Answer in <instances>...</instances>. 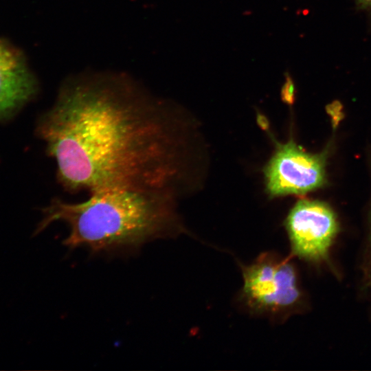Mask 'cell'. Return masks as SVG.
Segmentation results:
<instances>
[{
	"mask_svg": "<svg viewBox=\"0 0 371 371\" xmlns=\"http://www.w3.org/2000/svg\"><path fill=\"white\" fill-rule=\"evenodd\" d=\"M174 109L117 73L68 77L36 131L68 192L130 190L173 197L181 176Z\"/></svg>",
	"mask_w": 371,
	"mask_h": 371,
	"instance_id": "1",
	"label": "cell"
},
{
	"mask_svg": "<svg viewBox=\"0 0 371 371\" xmlns=\"http://www.w3.org/2000/svg\"><path fill=\"white\" fill-rule=\"evenodd\" d=\"M173 197L157 192L107 190L69 203L58 198L43 209L36 233L51 223H64L69 234L63 245L86 247L92 254H129L153 240L185 232Z\"/></svg>",
	"mask_w": 371,
	"mask_h": 371,
	"instance_id": "2",
	"label": "cell"
},
{
	"mask_svg": "<svg viewBox=\"0 0 371 371\" xmlns=\"http://www.w3.org/2000/svg\"><path fill=\"white\" fill-rule=\"evenodd\" d=\"M240 267L243 284L239 299L250 313L283 321L304 308V296L289 258L266 251Z\"/></svg>",
	"mask_w": 371,
	"mask_h": 371,
	"instance_id": "3",
	"label": "cell"
},
{
	"mask_svg": "<svg viewBox=\"0 0 371 371\" xmlns=\"http://www.w3.org/2000/svg\"><path fill=\"white\" fill-rule=\"evenodd\" d=\"M330 146L319 153H310L292 139L276 142V150L264 173L267 193L272 197L303 194L326 184V162Z\"/></svg>",
	"mask_w": 371,
	"mask_h": 371,
	"instance_id": "4",
	"label": "cell"
},
{
	"mask_svg": "<svg viewBox=\"0 0 371 371\" xmlns=\"http://www.w3.org/2000/svg\"><path fill=\"white\" fill-rule=\"evenodd\" d=\"M284 227L293 256L311 264L328 260L330 249L339 232L337 215L328 204L298 200L289 211Z\"/></svg>",
	"mask_w": 371,
	"mask_h": 371,
	"instance_id": "5",
	"label": "cell"
},
{
	"mask_svg": "<svg viewBox=\"0 0 371 371\" xmlns=\"http://www.w3.org/2000/svg\"><path fill=\"white\" fill-rule=\"evenodd\" d=\"M38 88L23 54L0 38V120L32 100Z\"/></svg>",
	"mask_w": 371,
	"mask_h": 371,
	"instance_id": "6",
	"label": "cell"
},
{
	"mask_svg": "<svg viewBox=\"0 0 371 371\" xmlns=\"http://www.w3.org/2000/svg\"><path fill=\"white\" fill-rule=\"evenodd\" d=\"M363 288L371 295V215L366 252L362 264Z\"/></svg>",
	"mask_w": 371,
	"mask_h": 371,
	"instance_id": "7",
	"label": "cell"
},
{
	"mask_svg": "<svg viewBox=\"0 0 371 371\" xmlns=\"http://www.w3.org/2000/svg\"><path fill=\"white\" fill-rule=\"evenodd\" d=\"M295 87L293 78L289 74H285V80L281 89L283 102L291 104L295 100Z\"/></svg>",
	"mask_w": 371,
	"mask_h": 371,
	"instance_id": "8",
	"label": "cell"
},
{
	"mask_svg": "<svg viewBox=\"0 0 371 371\" xmlns=\"http://www.w3.org/2000/svg\"><path fill=\"white\" fill-rule=\"evenodd\" d=\"M355 2L359 9L371 11V0H355Z\"/></svg>",
	"mask_w": 371,
	"mask_h": 371,
	"instance_id": "9",
	"label": "cell"
}]
</instances>
